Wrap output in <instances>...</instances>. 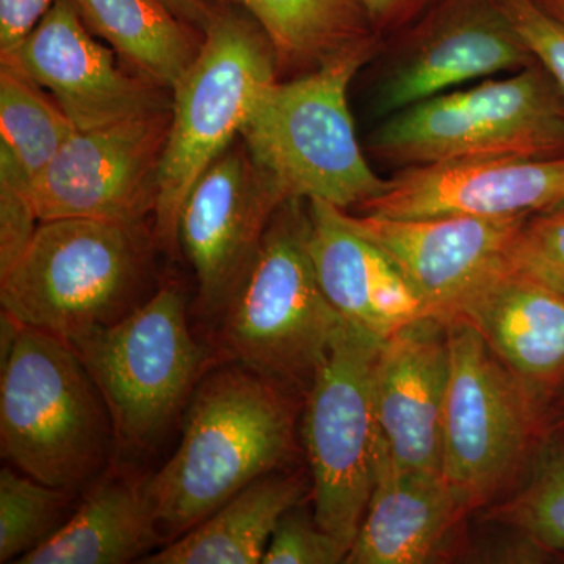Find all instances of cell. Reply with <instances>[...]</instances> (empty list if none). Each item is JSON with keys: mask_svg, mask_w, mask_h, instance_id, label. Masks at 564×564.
I'll list each match as a JSON object with an SVG mask.
<instances>
[{"mask_svg": "<svg viewBox=\"0 0 564 564\" xmlns=\"http://www.w3.org/2000/svg\"><path fill=\"white\" fill-rule=\"evenodd\" d=\"M187 408L180 447L143 485L159 533L169 541L276 473L295 448L291 386L240 364L204 377Z\"/></svg>", "mask_w": 564, "mask_h": 564, "instance_id": "obj_1", "label": "cell"}, {"mask_svg": "<svg viewBox=\"0 0 564 564\" xmlns=\"http://www.w3.org/2000/svg\"><path fill=\"white\" fill-rule=\"evenodd\" d=\"M377 50L361 44L292 80L265 88L240 140L252 163L282 198L325 202L347 210L383 193L364 158L350 106L352 77Z\"/></svg>", "mask_w": 564, "mask_h": 564, "instance_id": "obj_2", "label": "cell"}, {"mask_svg": "<svg viewBox=\"0 0 564 564\" xmlns=\"http://www.w3.org/2000/svg\"><path fill=\"white\" fill-rule=\"evenodd\" d=\"M2 454L41 484L77 491L106 462L111 422L73 345L21 325L0 367Z\"/></svg>", "mask_w": 564, "mask_h": 564, "instance_id": "obj_3", "label": "cell"}, {"mask_svg": "<svg viewBox=\"0 0 564 564\" xmlns=\"http://www.w3.org/2000/svg\"><path fill=\"white\" fill-rule=\"evenodd\" d=\"M148 263L141 225L62 218L41 221L0 280L2 310L21 325L76 340L140 306Z\"/></svg>", "mask_w": 564, "mask_h": 564, "instance_id": "obj_4", "label": "cell"}, {"mask_svg": "<svg viewBox=\"0 0 564 564\" xmlns=\"http://www.w3.org/2000/svg\"><path fill=\"white\" fill-rule=\"evenodd\" d=\"M276 69L272 44L250 14L231 3L214 6L202 51L173 90L154 212L155 236L165 247L177 243V220L193 185L240 139Z\"/></svg>", "mask_w": 564, "mask_h": 564, "instance_id": "obj_5", "label": "cell"}, {"mask_svg": "<svg viewBox=\"0 0 564 564\" xmlns=\"http://www.w3.org/2000/svg\"><path fill=\"white\" fill-rule=\"evenodd\" d=\"M307 234V202L282 204L220 329L229 361L291 388L311 384L344 321L318 284Z\"/></svg>", "mask_w": 564, "mask_h": 564, "instance_id": "obj_6", "label": "cell"}, {"mask_svg": "<svg viewBox=\"0 0 564 564\" xmlns=\"http://www.w3.org/2000/svg\"><path fill=\"white\" fill-rule=\"evenodd\" d=\"M384 161L414 166L564 155V101L543 66L443 93L384 118L370 137Z\"/></svg>", "mask_w": 564, "mask_h": 564, "instance_id": "obj_7", "label": "cell"}, {"mask_svg": "<svg viewBox=\"0 0 564 564\" xmlns=\"http://www.w3.org/2000/svg\"><path fill=\"white\" fill-rule=\"evenodd\" d=\"M69 344L102 397L115 441L133 454L154 447L187 406L206 359L173 285Z\"/></svg>", "mask_w": 564, "mask_h": 564, "instance_id": "obj_8", "label": "cell"}, {"mask_svg": "<svg viewBox=\"0 0 564 564\" xmlns=\"http://www.w3.org/2000/svg\"><path fill=\"white\" fill-rule=\"evenodd\" d=\"M381 344L380 337L343 321L315 370L304 410L314 518L347 552L369 507L383 445L375 404Z\"/></svg>", "mask_w": 564, "mask_h": 564, "instance_id": "obj_9", "label": "cell"}, {"mask_svg": "<svg viewBox=\"0 0 564 564\" xmlns=\"http://www.w3.org/2000/svg\"><path fill=\"white\" fill-rule=\"evenodd\" d=\"M451 377L443 419V475L467 511L496 499L551 429L474 326L451 318Z\"/></svg>", "mask_w": 564, "mask_h": 564, "instance_id": "obj_10", "label": "cell"}, {"mask_svg": "<svg viewBox=\"0 0 564 564\" xmlns=\"http://www.w3.org/2000/svg\"><path fill=\"white\" fill-rule=\"evenodd\" d=\"M170 121L172 110L74 132L32 182L40 221L141 225L158 206Z\"/></svg>", "mask_w": 564, "mask_h": 564, "instance_id": "obj_11", "label": "cell"}, {"mask_svg": "<svg viewBox=\"0 0 564 564\" xmlns=\"http://www.w3.org/2000/svg\"><path fill=\"white\" fill-rule=\"evenodd\" d=\"M284 203L243 143L229 148L193 185L177 220V243L196 274L204 313H225Z\"/></svg>", "mask_w": 564, "mask_h": 564, "instance_id": "obj_12", "label": "cell"}, {"mask_svg": "<svg viewBox=\"0 0 564 564\" xmlns=\"http://www.w3.org/2000/svg\"><path fill=\"white\" fill-rule=\"evenodd\" d=\"M408 41L378 88L380 117L536 63L499 0H443Z\"/></svg>", "mask_w": 564, "mask_h": 564, "instance_id": "obj_13", "label": "cell"}, {"mask_svg": "<svg viewBox=\"0 0 564 564\" xmlns=\"http://www.w3.org/2000/svg\"><path fill=\"white\" fill-rule=\"evenodd\" d=\"M91 33L73 0H57L18 50L0 61L50 91L77 131L172 110V91L126 73Z\"/></svg>", "mask_w": 564, "mask_h": 564, "instance_id": "obj_14", "label": "cell"}, {"mask_svg": "<svg viewBox=\"0 0 564 564\" xmlns=\"http://www.w3.org/2000/svg\"><path fill=\"white\" fill-rule=\"evenodd\" d=\"M564 204V155L406 166L362 204L384 218L530 217Z\"/></svg>", "mask_w": 564, "mask_h": 564, "instance_id": "obj_15", "label": "cell"}, {"mask_svg": "<svg viewBox=\"0 0 564 564\" xmlns=\"http://www.w3.org/2000/svg\"><path fill=\"white\" fill-rule=\"evenodd\" d=\"M347 218L392 259L429 313L448 321L470 293L508 265L527 217Z\"/></svg>", "mask_w": 564, "mask_h": 564, "instance_id": "obj_16", "label": "cell"}, {"mask_svg": "<svg viewBox=\"0 0 564 564\" xmlns=\"http://www.w3.org/2000/svg\"><path fill=\"white\" fill-rule=\"evenodd\" d=\"M451 377L448 322L425 315L381 344L375 404L384 454L400 469L443 474V419Z\"/></svg>", "mask_w": 564, "mask_h": 564, "instance_id": "obj_17", "label": "cell"}, {"mask_svg": "<svg viewBox=\"0 0 564 564\" xmlns=\"http://www.w3.org/2000/svg\"><path fill=\"white\" fill-rule=\"evenodd\" d=\"M452 318L474 326L549 414L564 395V296L507 265L470 293Z\"/></svg>", "mask_w": 564, "mask_h": 564, "instance_id": "obj_18", "label": "cell"}, {"mask_svg": "<svg viewBox=\"0 0 564 564\" xmlns=\"http://www.w3.org/2000/svg\"><path fill=\"white\" fill-rule=\"evenodd\" d=\"M307 245L318 284L344 321L384 340L432 315L392 259L352 228L344 209L307 202Z\"/></svg>", "mask_w": 564, "mask_h": 564, "instance_id": "obj_19", "label": "cell"}, {"mask_svg": "<svg viewBox=\"0 0 564 564\" xmlns=\"http://www.w3.org/2000/svg\"><path fill=\"white\" fill-rule=\"evenodd\" d=\"M469 511L441 473L400 469L381 445L369 507L348 564H426L451 554Z\"/></svg>", "mask_w": 564, "mask_h": 564, "instance_id": "obj_20", "label": "cell"}, {"mask_svg": "<svg viewBox=\"0 0 564 564\" xmlns=\"http://www.w3.org/2000/svg\"><path fill=\"white\" fill-rule=\"evenodd\" d=\"M161 540L143 485L106 477L57 532L17 563L124 564Z\"/></svg>", "mask_w": 564, "mask_h": 564, "instance_id": "obj_21", "label": "cell"}, {"mask_svg": "<svg viewBox=\"0 0 564 564\" xmlns=\"http://www.w3.org/2000/svg\"><path fill=\"white\" fill-rule=\"evenodd\" d=\"M304 494L303 475H265L141 563H262L278 522L302 502Z\"/></svg>", "mask_w": 564, "mask_h": 564, "instance_id": "obj_22", "label": "cell"}, {"mask_svg": "<svg viewBox=\"0 0 564 564\" xmlns=\"http://www.w3.org/2000/svg\"><path fill=\"white\" fill-rule=\"evenodd\" d=\"M82 20L137 73L173 93L202 51L204 33L163 0H73Z\"/></svg>", "mask_w": 564, "mask_h": 564, "instance_id": "obj_23", "label": "cell"}, {"mask_svg": "<svg viewBox=\"0 0 564 564\" xmlns=\"http://www.w3.org/2000/svg\"><path fill=\"white\" fill-rule=\"evenodd\" d=\"M250 14L276 55L278 68L313 70L377 40L359 0H221Z\"/></svg>", "mask_w": 564, "mask_h": 564, "instance_id": "obj_24", "label": "cell"}, {"mask_svg": "<svg viewBox=\"0 0 564 564\" xmlns=\"http://www.w3.org/2000/svg\"><path fill=\"white\" fill-rule=\"evenodd\" d=\"M77 132L44 88L10 63H0V144L35 181Z\"/></svg>", "mask_w": 564, "mask_h": 564, "instance_id": "obj_25", "label": "cell"}, {"mask_svg": "<svg viewBox=\"0 0 564 564\" xmlns=\"http://www.w3.org/2000/svg\"><path fill=\"white\" fill-rule=\"evenodd\" d=\"M496 521L513 527L549 554L564 552V426H551L538 445L530 474L507 502L494 508Z\"/></svg>", "mask_w": 564, "mask_h": 564, "instance_id": "obj_26", "label": "cell"}, {"mask_svg": "<svg viewBox=\"0 0 564 564\" xmlns=\"http://www.w3.org/2000/svg\"><path fill=\"white\" fill-rule=\"evenodd\" d=\"M70 492L3 467L0 473V563L18 562L63 524Z\"/></svg>", "mask_w": 564, "mask_h": 564, "instance_id": "obj_27", "label": "cell"}, {"mask_svg": "<svg viewBox=\"0 0 564 564\" xmlns=\"http://www.w3.org/2000/svg\"><path fill=\"white\" fill-rule=\"evenodd\" d=\"M508 265L564 296V204L525 218L511 245Z\"/></svg>", "mask_w": 564, "mask_h": 564, "instance_id": "obj_28", "label": "cell"}, {"mask_svg": "<svg viewBox=\"0 0 564 564\" xmlns=\"http://www.w3.org/2000/svg\"><path fill=\"white\" fill-rule=\"evenodd\" d=\"M40 221L32 181L0 144V280L14 269L35 237Z\"/></svg>", "mask_w": 564, "mask_h": 564, "instance_id": "obj_29", "label": "cell"}, {"mask_svg": "<svg viewBox=\"0 0 564 564\" xmlns=\"http://www.w3.org/2000/svg\"><path fill=\"white\" fill-rule=\"evenodd\" d=\"M299 507V505H296ZM293 507L282 516L263 555V564L345 563L347 549L303 511Z\"/></svg>", "mask_w": 564, "mask_h": 564, "instance_id": "obj_30", "label": "cell"}, {"mask_svg": "<svg viewBox=\"0 0 564 564\" xmlns=\"http://www.w3.org/2000/svg\"><path fill=\"white\" fill-rule=\"evenodd\" d=\"M538 65L554 80L564 101V22L536 0H499Z\"/></svg>", "mask_w": 564, "mask_h": 564, "instance_id": "obj_31", "label": "cell"}, {"mask_svg": "<svg viewBox=\"0 0 564 564\" xmlns=\"http://www.w3.org/2000/svg\"><path fill=\"white\" fill-rule=\"evenodd\" d=\"M57 0H0V58L28 39Z\"/></svg>", "mask_w": 564, "mask_h": 564, "instance_id": "obj_32", "label": "cell"}, {"mask_svg": "<svg viewBox=\"0 0 564 564\" xmlns=\"http://www.w3.org/2000/svg\"><path fill=\"white\" fill-rule=\"evenodd\" d=\"M373 31L384 33L399 29L421 13L432 0H359Z\"/></svg>", "mask_w": 564, "mask_h": 564, "instance_id": "obj_33", "label": "cell"}, {"mask_svg": "<svg viewBox=\"0 0 564 564\" xmlns=\"http://www.w3.org/2000/svg\"><path fill=\"white\" fill-rule=\"evenodd\" d=\"M163 2L185 24L202 33L206 32L214 18V6L207 0H163Z\"/></svg>", "mask_w": 564, "mask_h": 564, "instance_id": "obj_34", "label": "cell"}, {"mask_svg": "<svg viewBox=\"0 0 564 564\" xmlns=\"http://www.w3.org/2000/svg\"><path fill=\"white\" fill-rule=\"evenodd\" d=\"M541 7L556 20L564 22V0H536Z\"/></svg>", "mask_w": 564, "mask_h": 564, "instance_id": "obj_35", "label": "cell"}]
</instances>
